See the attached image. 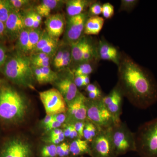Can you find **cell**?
Wrapping results in <instances>:
<instances>
[{
  "label": "cell",
  "instance_id": "6da1fadb",
  "mask_svg": "<svg viewBox=\"0 0 157 157\" xmlns=\"http://www.w3.org/2000/svg\"><path fill=\"white\" fill-rule=\"evenodd\" d=\"M118 86L133 106L145 109L157 102V81L150 71L125 54L118 65Z\"/></svg>",
  "mask_w": 157,
  "mask_h": 157
},
{
  "label": "cell",
  "instance_id": "7a4b0ae2",
  "mask_svg": "<svg viewBox=\"0 0 157 157\" xmlns=\"http://www.w3.org/2000/svg\"><path fill=\"white\" fill-rule=\"evenodd\" d=\"M29 104L23 95L8 85L0 84V120L17 124L24 120Z\"/></svg>",
  "mask_w": 157,
  "mask_h": 157
},
{
  "label": "cell",
  "instance_id": "3957f363",
  "mask_svg": "<svg viewBox=\"0 0 157 157\" xmlns=\"http://www.w3.org/2000/svg\"><path fill=\"white\" fill-rule=\"evenodd\" d=\"M3 73L14 84L34 89L35 80L30 59L28 56L17 52L7 59Z\"/></svg>",
  "mask_w": 157,
  "mask_h": 157
},
{
  "label": "cell",
  "instance_id": "277c9868",
  "mask_svg": "<svg viewBox=\"0 0 157 157\" xmlns=\"http://www.w3.org/2000/svg\"><path fill=\"white\" fill-rule=\"evenodd\" d=\"M135 135L139 156L157 157V117L141 125Z\"/></svg>",
  "mask_w": 157,
  "mask_h": 157
},
{
  "label": "cell",
  "instance_id": "5b68a950",
  "mask_svg": "<svg viewBox=\"0 0 157 157\" xmlns=\"http://www.w3.org/2000/svg\"><path fill=\"white\" fill-rule=\"evenodd\" d=\"M109 135L117 156L131 151L136 152L135 133L132 132L126 123L121 121L109 129Z\"/></svg>",
  "mask_w": 157,
  "mask_h": 157
},
{
  "label": "cell",
  "instance_id": "8992f818",
  "mask_svg": "<svg viewBox=\"0 0 157 157\" xmlns=\"http://www.w3.org/2000/svg\"><path fill=\"white\" fill-rule=\"evenodd\" d=\"M87 120L92 122L101 130H107L115 124L114 119L102 99L91 100L86 97V101Z\"/></svg>",
  "mask_w": 157,
  "mask_h": 157
},
{
  "label": "cell",
  "instance_id": "52a82bcc",
  "mask_svg": "<svg viewBox=\"0 0 157 157\" xmlns=\"http://www.w3.org/2000/svg\"><path fill=\"white\" fill-rule=\"evenodd\" d=\"M46 115L54 116L66 113L68 106L64 98L57 89H50L39 93Z\"/></svg>",
  "mask_w": 157,
  "mask_h": 157
},
{
  "label": "cell",
  "instance_id": "ba28073f",
  "mask_svg": "<svg viewBox=\"0 0 157 157\" xmlns=\"http://www.w3.org/2000/svg\"><path fill=\"white\" fill-rule=\"evenodd\" d=\"M90 145L91 157H117L110 139L109 129L100 130Z\"/></svg>",
  "mask_w": 157,
  "mask_h": 157
},
{
  "label": "cell",
  "instance_id": "9c48e42d",
  "mask_svg": "<svg viewBox=\"0 0 157 157\" xmlns=\"http://www.w3.org/2000/svg\"><path fill=\"white\" fill-rule=\"evenodd\" d=\"M88 18V15L85 13L69 17L65 30V39L67 44L71 45L82 36Z\"/></svg>",
  "mask_w": 157,
  "mask_h": 157
},
{
  "label": "cell",
  "instance_id": "30bf717a",
  "mask_svg": "<svg viewBox=\"0 0 157 157\" xmlns=\"http://www.w3.org/2000/svg\"><path fill=\"white\" fill-rule=\"evenodd\" d=\"M30 144L24 140L13 138L6 141L0 152V157H31Z\"/></svg>",
  "mask_w": 157,
  "mask_h": 157
},
{
  "label": "cell",
  "instance_id": "8fae6325",
  "mask_svg": "<svg viewBox=\"0 0 157 157\" xmlns=\"http://www.w3.org/2000/svg\"><path fill=\"white\" fill-rule=\"evenodd\" d=\"M124 98L120 88L117 84L108 94L102 98L103 103L112 116L115 124L121 121V116L122 113Z\"/></svg>",
  "mask_w": 157,
  "mask_h": 157
},
{
  "label": "cell",
  "instance_id": "7c38bea8",
  "mask_svg": "<svg viewBox=\"0 0 157 157\" xmlns=\"http://www.w3.org/2000/svg\"><path fill=\"white\" fill-rule=\"evenodd\" d=\"M86 97L79 92L76 98L68 105L66 123L74 124L78 121H85L87 120L86 101Z\"/></svg>",
  "mask_w": 157,
  "mask_h": 157
},
{
  "label": "cell",
  "instance_id": "4fadbf2b",
  "mask_svg": "<svg viewBox=\"0 0 157 157\" xmlns=\"http://www.w3.org/2000/svg\"><path fill=\"white\" fill-rule=\"evenodd\" d=\"M5 24L6 37L11 41L17 40L26 29L22 13L15 10L11 12Z\"/></svg>",
  "mask_w": 157,
  "mask_h": 157
},
{
  "label": "cell",
  "instance_id": "5bb4252c",
  "mask_svg": "<svg viewBox=\"0 0 157 157\" xmlns=\"http://www.w3.org/2000/svg\"><path fill=\"white\" fill-rule=\"evenodd\" d=\"M74 76L73 73L69 76L60 79L56 83L57 89L64 98L67 104L73 101L79 94L78 88L74 82Z\"/></svg>",
  "mask_w": 157,
  "mask_h": 157
},
{
  "label": "cell",
  "instance_id": "9a60e30c",
  "mask_svg": "<svg viewBox=\"0 0 157 157\" xmlns=\"http://www.w3.org/2000/svg\"><path fill=\"white\" fill-rule=\"evenodd\" d=\"M45 30L54 39H58L65 30L66 21L64 16L60 13L50 14L45 21Z\"/></svg>",
  "mask_w": 157,
  "mask_h": 157
},
{
  "label": "cell",
  "instance_id": "2e32d148",
  "mask_svg": "<svg viewBox=\"0 0 157 157\" xmlns=\"http://www.w3.org/2000/svg\"><path fill=\"white\" fill-rule=\"evenodd\" d=\"M94 1L88 0H69L66 2V10L69 17L76 16L83 11Z\"/></svg>",
  "mask_w": 157,
  "mask_h": 157
},
{
  "label": "cell",
  "instance_id": "e0dca14e",
  "mask_svg": "<svg viewBox=\"0 0 157 157\" xmlns=\"http://www.w3.org/2000/svg\"><path fill=\"white\" fill-rule=\"evenodd\" d=\"M90 42L86 37L82 36L78 41L70 45L72 60L75 63H81L86 48Z\"/></svg>",
  "mask_w": 157,
  "mask_h": 157
},
{
  "label": "cell",
  "instance_id": "ac0fdd59",
  "mask_svg": "<svg viewBox=\"0 0 157 157\" xmlns=\"http://www.w3.org/2000/svg\"><path fill=\"white\" fill-rule=\"evenodd\" d=\"M71 155L73 157L80 156L83 155H90V143L83 139L77 138L70 143Z\"/></svg>",
  "mask_w": 157,
  "mask_h": 157
},
{
  "label": "cell",
  "instance_id": "d6986e66",
  "mask_svg": "<svg viewBox=\"0 0 157 157\" xmlns=\"http://www.w3.org/2000/svg\"><path fill=\"white\" fill-rule=\"evenodd\" d=\"M104 19L100 16H91L88 18L85 25L84 33L88 36L98 35L103 28Z\"/></svg>",
  "mask_w": 157,
  "mask_h": 157
},
{
  "label": "cell",
  "instance_id": "ffe728a7",
  "mask_svg": "<svg viewBox=\"0 0 157 157\" xmlns=\"http://www.w3.org/2000/svg\"><path fill=\"white\" fill-rule=\"evenodd\" d=\"M62 2L59 0H43L36 7V12L42 17H48L52 11Z\"/></svg>",
  "mask_w": 157,
  "mask_h": 157
},
{
  "label": "cell",
  "instance_id": "44dd1931",
  "mask_svg": "<svg viewBox=\"0 0 157 157\" xmlns=\"http://www.w3.org/2000/svg\"><path fill=\"white\" fill-rule=\"evenodd\" d=\"M101 129L92 122L86 120L83 131V139L90 144L98 135Z\"/></svg>",
  "mask_w": 157,
  "mask_h": 157
},
{
  "label": "cell",
  "instance_id": "7402d4cb",
  "mask_svg": "<svg viewBox=\"0 0 157 157\" xmlns=\"http://www.w3.org/2000/svg\"><path fill=\"white\" fill-rule=\"evenodd\" d=\"M42 31L39 29H30L29 33V41L26 55L32 54L39 42Z\"/></svg>",
  "mask_w": 157,
  "mask_h": 157
},
{
  "label": "cell",
  "instance_id": "603a6c76",
  "mask_svg": "<svg viewBox=\"0 0 157 157\" xmlns=\"http://www.w3.org/2000/svg\"><path fill=\"white\" fill-rule=\"evenodd\" d=\"M29 31L30 29H27L24 30L17 39L16 48L18 53L26 55L28 45Z\"/></svg>",
  "mask_w": 157,
  "mask_h": 157
},
{
  "label": "cell",
  "instance_id": "cb8c5ba5",
  "mask_svg": "<svg viewBox=\"0 0 157 157\" xmlns=\"http://www.w3.org/2000/svg\"><path fill=\"white\" fill-rule=\"evenodd\" d=\"M14 10L9 0H0V21L5 23Z\"/></svg>",
  "mask_w": 157,
  "mask_h": 157
},
{
  "label": "cell",
  "instance_id": "d4e9b609",
  "mask_svg": "<svg viewBox=\"0 0 157 157\" xmlns=\"http://www.w3.org/2000/svg\"><path fill=\"white\" fill-rule=\"evenodd\" d=\"M55 39H54L49 36L46 31H42V34L39 42L37 43L36 46L32 54L40 52V51L42 50V48L47 46L48 44H49L50 42L53 41Z\"/></svg>",
  "mask_w": 157,
  "mask_h": 157
},
{
  "label": "cell",
  "instance_id": "484cf974",
  "mask_svg": "<svg viewBox=\"0 0 157 157\" xmlns=\"http://www.w3.org/2000/svg\"><path fill=\"white\" fill-rule=\"evenodd\" d=\"M94 70L92 65L88 62L79 64L73 73L74 76H86L91 74Z\"/></svg>",
  "mask_w": 157,
  "mask_h": 157
},
{
  "label": "cell",
  "instance_id": "4316f807",
  "mask_svg": "<svg viewBox=\"0 0 157 157\" xmlns=\"http://www.w3.org/2000/svg\"><path fill=\"white\" fill-rule=\"evenodd\" d=\"M65 137L70 138L72 140L78 138V133L73 124L65 123L63 125Z\"/></svg>",
  "mask_w": 157,
  "mask_h": 157
},
{
  "label": "cell",
  "instance_id": "83f0119b",
  "mask_svg": "<svg viewBox=\"0 0 157 157\" xmlns=\"http://www.w3.org/2000/svg\"><path fill=\"white\" fill-rule=\"evenodd\" d=\"M46 79L47 83L54 82L58 79L57 74L51 69L50 67L39 68Z\"/></svg>",
  "mask_w": 157,
  "mask_h": 157
},
{
  "label": "cell",
  "instance_id": "f1b7e54d",
  "mask_svg": "<svg viewBox=\"0 0 157 157\" xmlns=\"http://www.w3.org/2000/svg\"><path fill=\"white\" fill-rule=\"evenodd\" d=\"M138 2L137 0H121L119 11L130 12L136 7Z\"/></svg>",
  "mask_w": 157,
  "mask_h": 157
},
{
  "label": "cell",
  "instance_id": "f546056e",
  "mask_svg": "<svg viewBox=\"0 0 157 157\" xmlns=\"http://www.w3.org/2000/svg\"><path fill=\"white\" fill-rule=\"evenodd\" d=\"M57 155L59 157H68L71 155L70 143L62 142L57 145Z\"/></svg>",
  "mask_w": 157,
  "mask_h": 157
},
{
  "label": "cell",
  "instance_id": "4dcf8cb0",
  "mask_svg": "<svg viewBox=\"0 0 157 157\" xmlns=\"http://www.w3.org/2000/svg\"><path fill=\"white\" fill-rule=\"evenodd\" d=\"M57 145L50 144L44 146L41 151L42 157H56L57 155Z\"/></svg>",
  "mask_w": 157,
  "mask_h": 157
},
{
  "label": "cell",
  "instance_id": "1f68e13d",
  "mask_svg": "<svg viewBox=\"0 0 157 157\" xmlns=\"http://www.w3.org/2000/svg\"><path fill=\"white\" fill-rule=\"evenodd\" d=\"M58 46V39H55L50 42L47 46L42 48L39 52L46 54L48 56L51 57L55 54Z\"/></svg>",
  "mask_w": 157,
  "mask_h": 157
},
{
  "label": "cell",
  "instance_id": "d6a6232c",
  "mask_svg": "<svg viewBox=\"0 0 157 157\" xmlns=\"http://www.w3.org/2000/svg\"><path fill=\"white\" fill-rule=\"evenodd\" d=\"M114 14V7L109 3H104L102 5V14L104 18L110 19Z\"/></svg>",
  "mask_w": 157,
  "mask_h": 157
},
{
  "label": "cell",
  "instance_id": "836d02e7",
  "mask_svg": "<svg viewBox=\"0 0 157 157\" xmlns=\"http://www.w3.org/2000/svg\"><path fill=\"white\" fill-rule=\"evenodd\" d=\"M102 5L100 2L94 1L89 7V15L90 17L98 16L102 14Z\"/></svg>",
  "mask_w": 157,
  "mask_h": 157
},
{
  "label": "cell",
  "instance_id": "e575fe53",
  "mask_svg": "<svg viewBox=\"0 0 157 157\" xmlns=\"http://www.w3.org/2000/svg\"><path fill=\"white\" fill-rule=\"evenodd\" d=\"M34 11H27L25 15H23L24 22L26 29H33L34 22Z\"/></svg>",
  "mask_w": 157,
  "mask_h": 157
},
{
  "label": "cell",
  "instance_id": "d590c367",
  "mask_svg": "<svg viewBox=\"0 0 157 157\" xmlns=\"http://www.w3.org/2000/svg\"><path fill=\"white\" fill-rule=\"evenodd\" d=\"M14 10L19 11L20 9L28 6L30 1L29 0H9Z\"/></svg>",
  "mask_w": 157,
  "mask_h": 157
},
{
  "label": "cell",
  "instance_id": "8d00e7d4",
  "mask_svg": "<svg viewBox=\"0 0 157 157\" xmlns=\"http://www.w3.org/2000/svg\"><path fill=\"white\" fill-rule=\"evenodd\" d=\"M85 121H78L73 124L76 132L78 133V138L83 139V131L85 125Z\"/></svg>",
  "mask_w": 157,
  "mask_h": 157
},
{
  "label": "cell",
  "instance_id": "74e56055",
  "mask_svg": "<svg viewBox=\"0 0 157 157\" xmlns=\"http://www.w3.org/2000/svg\"><path fill=\"white\" fill-rule=\"evenodd\" d=\"M7 51L6 47L2 44H0V68L5 64L7 60Z\"/></svg>",
  "mask_w": 157,
  "mask_h": 157
},
{
  "label": "cell",
  "instance_id": "f35d334b",
  "mask_svg": "<svg viewBox=\"0 0 157 157\" xmlns=\"http://www.w3.org/2000/svg\"><path fill=\"white\" fill-rule=\"evenodd\" d=\"M104 97L102 90H100L99 91L88 93L87 98L91 100H98L102 99Z\"/></svg>",
  "mask_w": 157,
  "mask_h": 157
},
{
  "label": "cell",
  "instance_id": "ab89813d",
  "mask_svg": "<svg viewBox=\"0 0 157 157\" xmlns=\"http://www.w3.org/2000/svg\"><path fill=\"white\" fill-rule=\"evenodd\" d=\"M65 136L63 132H62L61 134H60L58 136L56 137H49L48 141L51 144H60L64 140Z\"/></svg>",
  "mask_w": 157,
  "mask_h": 157
},
{
  "label": "cell",
  "instance_id": "60d3db41",
  "mask_svg": "<svg viewBox=\"0 0 157 157\" xmlns=\"http://www.w3.org/2000/svg\"><path fill=\"white\" fill-rule=\"evenodd\" d=\"M74 82L77 88H81L85 86L84 76H74Z\"/></svg>",
  "mask_w": 157,
  "mask_h": 157
},
{
  "label": "cell",
  "instance_id": "b9f144b4",
  "mask_svg": "<svg viewBox=\"0 0 157 157\" xmlns=\"http://www.w3.org/2000/svg\"><path fill=\"white\" fill-rule=\"evenodd\" d=\"M53 119L54 121L58 122L63 125L67 121V113H60L54 115Z\"/></svg>",
  "mask_w": 157,
  "mask_h": 157
},
{
  "label": "cell",
  "instance_id": "7bdbcfd3",
  "mask_svg": "<svg viewBox=\"0 0 157 157\" xmlns=\"http://www.w3.org/2000/svg\"><path fill=\"white\" fill-rule=\"evenodd\" d=\"M64 50L65 49L63 48V49L59 50L57 52L53 60V63L55 67H56L62 60Z\"/></svg>",
  "mask_w": 157,
  "mask_h": 157
},
{
  "label": "cell",
  "instance_id": "ee69618b",
  "mask_svg": "<svg viewBox=\"0 0 157 157\" xmlns=\"http://www.w3.org/2000/svg\"><path fill=\"white\" fill-rule=\"evenodd\" d=\"M62 125H63V124L58 122L53 121L46 128H45V129L47 132H49L53 129L59 128Z\"/></svg>",
  "mask_w": 157,
  "mask_h": 157
},
{
  "label": "cell",
  "instance_id": "f6af8a7d",
  "mask_svg": "<svg viewBox=\"0 0 157 157\" xmlns=\"http://www.w3.org/2000/svg\"><path fill=\"white\" fill-rule=\"evenodd\" d=\"M101 90L98 84L96 83H90L85 87V90L86 92L89 93L91 92Z\"/></svg>",
  "mask_w": 157,
  "mask_h": 157
},
{
  "label": "cell",
  "instance_id": "bcb514c9",
  "mask_svg": "<svg viewBox=\"0 0 157 157\" xmlns=\"http://www.w3.org/2000/svg\"><path fill=\"white\" fill-rule=\"evenodd\" d=\"M72 60V57L65 59L63 60L60 62L59 63L56 67H55L59 69H60V68H64L65 67H67L68 65L70 64Z\"/></svg>",
  "mask_w": 157,
  "mask_h": 157
},
{
  "label": "cell",
  "instance_id": "7dc6e473",
  "mask_svg": "<svg viewBox=\"0 0 157 157\" xmlns=\"http://www.w3.org/2000/svg\"><path fill=\"white\" fill-rule=\"evenodd\" d=\"M54 121L53 116L46 115L45 117L42 120V124L44 128H46L47 126Z\"/></svg>",
  "mask_w": 157,
  "mask_h": 157
},
{
  "label": "cell",
  "instance_id": "c3c4849f",
  "mask_svg": "<svg viewBox=\"0 0 157 157\" xmlns=\"http://www.w3.org/2000/svg\"><path fill=\"white\" fill-rule=\"evenodd\" d=\"M6 37L5 23L0 21V39H2Z\"/></svg>",
  "mask_w": 157,
  "mask_h": 157
},
{
  "label": "cell",
  "instance_id": "681fc988",
  "mask_svg": "<svg viewBox=\"0 0 157 157\" xmlns=\"http://www.w3.org/2000/svg\"><path fill=\"white\" fill-rule=\"evenodd\" d=\"M63 132V130L61 129L56 128L53 129L50 131L49 137H53L58 136Z\"/></svg>",
  "mask_w": 157,
  "mask_h": 157
},
{
  "label": "cell",
  "instance_id": "f907efd6",
  "mask_svg": "<svg viewBox=\"0 0 157 157\" xmlns=\"http://www.w3.org/2000/svg\"><path fill=\"white\" fill-rule=\"evenodd\" d=\"M2 83V82H1V81H0V84H1Z\"/></svg>",
  "mask_w": 157,
  "mask_h": 157
},
{
  "label": "cell",
  "instance_id": "816d5d0a",
  "mask_svg": "<svg viewBox=\"0 0 157 157\" xmlns=\"http://www.w3.org/2000/svg\"><path fill=\"white\" fill-rule=\"evenodd\" d=\"M82 157V156H81V157Z\"/></svg>",
  "mask_w": 157,
  "mask_h": 157
}]
</instances>
